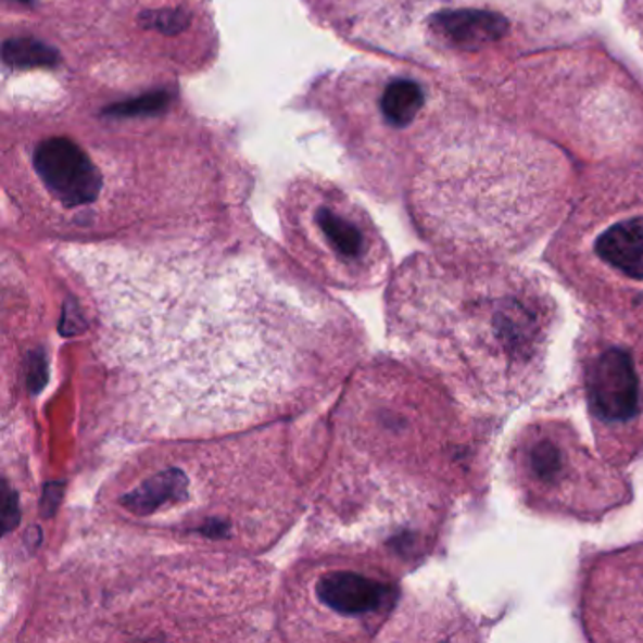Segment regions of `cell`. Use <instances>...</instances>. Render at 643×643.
I'll return each mask as SVG.
<instances>
[{
    "label": "cell",
    "instance_id": "1",
    "mask_svg": "<svg viewBox=\"0 0 643 643\" xmlns=\"http://www.w3.org/2000/svg\"><path fill=\"white\" fill-rule=\"evenodd\" d=\"M81 279L110 391L148 437L291 414L335 383L357 343L342 307L255 266L112 261Z\"/></svg>",
    "mask_w": 643,
    "mask_h": 643
},
{
    "label": "cell",
    "instance_id": "2",
    "mask_svg": "<svg viewBox=\"0 0 643 643\" xmlns=\"http://www.w3.org/2000/svg\"><path fill=\"white\" fill-rule=\"evenodd\" d=\"M387 317L391 335L451 393L508 409L540 391L558 304L525 268L414 257L389 289Z\"/></svg>",
    "mask_w": 643,
    "mask_h": 643
},
{
    "label": "cell",
    "instance_id": "3",
    "mask_svg": "<svg viewBox=\"0 0 643 643\" xmlns=\"http://www.w3.org/2000/svg\"><path fill=\"white\" fill-rule=\"evenodd\" d=\"M272 432L142 455L108 483L101 512L115 525L229 553L270 545L299 508L287 450Z\"/></svg>",
    "mask_w": 643,
    "mask_h": 643
},
{
    "label": "cell",
    "instance_id": "4",
    "mask_svg": "<svg viewBox=\"0 0 643 643\" xmlns=\"http://www.w3.org/2000/svg\"><path fill=\"white\" fill-rule=\"evenodd\" d=\"M438 378L396 363L361 374L340 425L330 493L355 499L432 494L453 502L486 489L493 425L458 406Z\"/></svg>",
    "mask_w": 643,
    "mask_h": 643
},
{
    "label": "cell",
    "instance_id": "5",
    "mask_svg": "<svg viewBox=\"0 0 643 643\" xmlns=\"http://www.w3.org/2000/svg\"><path fill=\"white\" fill-rule=\"evenodd\" d=\"M572 194L565 159L532 136L468 119L451 135L447 174L417 212L430 242L453 259L499 261L527 250Z\"/></svg>",
    "mask_w": 643,
    "mask_h": 643
},
{
    "label": "cell",
    "instance_id": "6",
    "mask_svg": "<svg viewBox=\"0 0 643 643\" xmlns=\"http://www.w3.org/2000/svg\"><path fill=\"white\" fill-rule=\"evenodd\" d=\"M545 261L591 312L643 297V172H602L583 186Z\"/></svg>",
    "mask_w": 643,
    "mask_h": 643
},
{
    "label": "cell",
    "instance_id": "7",
    "mask_svg": "<svg viewBox=\"0 0 643 643\" xmlns=\"http://www.w3.org/2000/svg\"><path fill=\"white\" fill-rule=\"evenodd\" d=\"M506 472L522 508L542 517L598 522L632 501L621 466L596 455L566 419L537 417L515 432Z\"/></svg>",
    "mask_w": 643,
    "mask_h": 643
},
{
    "label": "cell",
    "instance_id": "8",
    "mask_svg": "<svg viewBox=\"0 0 643 643\" xmlns=\"http://www.w3.org/2000/svg\"><path fill=\"white\" fill-rule=\"evenodd\" d=\"M576 379L602 457L630 465L643 453V297L593 312L576 343Z\"/></svg>",
    "mask_w": 643,
    "mask_h": 643
},
{
    "label": "cell",
    "instance_id": "9",
    "mask_svg": "<svg viewBox=\"0 0 643 643\" xmlns=\"http://www.w3.org/2000/svg\"><path fill=\"white\" fill-rule=\"evenodd\" d=\"M399 585L391 568L323 563L293 583L286 622L299 638L373 636L393 614Z\"/></svg>",
    "mask_w": 643,
    "mask_h": 643
},
{
    "label": "cell",
    "instance_id": "10",
    "mask_svg": "<svg viewBox=\"0 0 643 643\" xmlns=\"http://www.w3.org/2000/svg\"><path fill=\"white\" fill-rule=\"evenodd\" d=\"M591 642H643V543L594 555L579 587Z\"/></svg>",
    "mask_w": 643,
    "mask_h": 643
},
{
    "label": "cell",
    "instance_id": "11",
    "mask_svg": "<svg viewBox=\"0 0 643 643\" xmlns=\"http://www.w3.org/2000/svg\"><path fill=\"white\" fill-rule=\"evenodd\" d=\"M33 166L46 189L65 207L87 206L101 194V172L68 138L55 136L38 143Z\"/></svg>",
    "mask_w": 643,
    "mask_h": 643
},
{
    "label": "cell",
    "instance_id": "12",
    "mask_svg": "<svg viewBox=\"0 0 643 643\" xmlns=\"http://www.w3.org/2000/svg\"><path fill=\"white\" fill-rule=\"evenodd\" d=\"M427 97L423 87L409 78H396L389 81L379 99L381 114L394 129H406L407 125L419 117Z\"/></svg>",
    "mask_w": 643,
    "mask_h": 643
},
{
    "label": "cell",
    "instance_id": "13",
    "mask_svg": "<svg viewBox=\"0 0 643 643\" xmlns=\"http://www.w3.org/2000/svg\"><path fill=\"white\" fill-rule=\"evenodd\" d=\"M2 59L14 68H36L58 65L59 53L36 38H10L2 48Z\"/></svg>",
    "mask_w": 643,
    "mask_h": 643
},
{
    "label": "cell",
    "instance_id": "14",
    "mask_svg": "<svg viewBox=\"0 0 643 643\" xmlns=\"http://www.w3.org/2000/svg\"><path fill=\"white\" fill-rule=\"evenodd\" d=\"M168 91H155V93L142 94L130 101L119 102L114 106L106 108L104 114L115 117H138V115H153L163 112L171 104Z\"/></svg>",
    "mask_w": 643,
    "mask_h": 643
},
{
    "label": "cell",
    "instance_id": "15",
    "mask_svg": "<svg viewBox=\"0 0 643 643\" xmlns=\"http://www.w3.org/2000/svg\"><path fill=\"white\" fill-rule=\"evenodd\" d=\"M150 27L163 30V33H178V30L186 29L187 15L179 10H163L157 14H151V20L148 22Z\"/></svg>",
    "mask_w": 643,
    "mask_h": 643
},
{
    "label": "cell",
    "instance_id": "16",
    "mask_svg": "<svg viewBox=\"0 0 643 643\" xmlns=\"http://www.w3.org/2000/svg\"><path fill=\"white\" fill-rule=\"evenodd\" d=\"M634 23H636V29L640 30V36L643 38V0H638L636 7H634Z\"/></svg>",
    "mask_w": 643,
    "mask_h": 643
},
{
    "label": "cell",
    "instance_id": "17",
    "mask_svg": "<svg viewBox=\"0 0 643 643\" xmlns=\"http://www.w3.org/2000/svg\"><path fill=\"white\" fill-rule=\"evenodd\" d=\"M20 2H25V4H29L30 0H20Z\"/></svg>",
    "mask_w": 643,
    "mask_h": 643
}]
</instances>
